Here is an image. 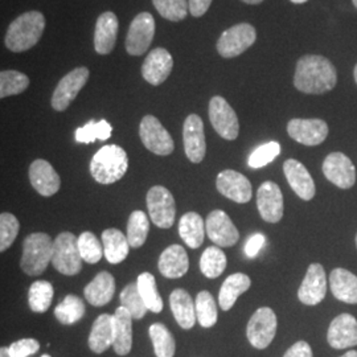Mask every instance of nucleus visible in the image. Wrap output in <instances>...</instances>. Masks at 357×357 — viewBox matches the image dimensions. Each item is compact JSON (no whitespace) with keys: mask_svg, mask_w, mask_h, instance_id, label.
Returning a JSON list of instances; mask_svg holds the SVG:
<instances>
[{"mask_svg":"<svg viewBox=\"0 0 357 357\" xmlns=\"http://www.w3.org/2000/svg\"><path fill=\"white\" fill-rule=\"evenodd\" d=\"M337 84V73L331 61L318 54H306L299 59L294 86L306 94H324Z\"/></svg>","mask_w":357,"mask_h":357,"instance_id":"nucleus-1","label":"nucleus"},{"mask_svg":"<svg viewBox=\"0 0 357 357\" xmlns=\"http://www.w3.org/2000/svg\"><path fill=\"white\" fill-rule=\"evenodd\" d=\"M45 16L38 11L22 13L8 26L6 47L11 52H26L33 48L44 33Z\"/></svg>","mask_w":357,"mask_h":357,"instance_id":"nucleus-2","label":"nucleus"},{"mask_svg":"<svg viewBox=\"0 0 357 357\" xmlns=\"http://www.w3.org/2000/svg\"><path fill=\"white\" fill-rule=\"evenodd\" d=\"M128 156L126 151L116 146H103L90 162V174L100 184H113L126 175Z\"/></svg>","mask_w":357,"mask_h":357,"instance_id":"nucleus-3","label":"nucleus"},{"mask_svg":"<svg viewBox=\"0 0 357 357\" xmlns=\"http://www.w3.org/2000/svg\"><path fill=\"white\" fill-rule=\"evenodd\" d=\"M53 241L47 233H32L26 237L23 243V255L20 259V268L29 277H38L43 274L48 264L52 262Z\"/></svg>","mask_w":357,"mask_h":357,"instance_id":"nucleus-4","label":"nucleus"},{"mask_svg":"<svg viewBox=\"0 0 357 357\" xmlns=\"http://www.w3.org/2000/svg\"><path fill=\"white\" fill-rule=\"evenodd\" d=\"M82 257L78 248V237L70 231L60 233L53 241L52 265L59 273L73 277L82 270Z\"/></svg>","mask_w":357,"mask_h":357,"instance_id":"nucleus-5","label":"nucleus"},{"mask_svg":"<svg viewBox=\"0 0 357 357\" xmlns=\"http://www.w3.org/2000/svg\"><path fill=\"white\" fill-rule=\"evenodd\" d=\"M147 209L153 224L158 228L168 229L174 225L176 205L172 193L163 185H155L147 192Z\"/></svg>","mask_w":357,"mask_h":357,"instance_id":"nucleus-6","label":"nucleus"},{"mask_svg":"<svg viewBox=\"0 0 357 357\" xmlns=\"http://www.w3.org/2000/svg\"><path fill=\"white\" fill-rule=\"evenodd\" d=\"M255 28L248 23L230 26L217 41V52L225 59H233L248 51L255 43Z\"/></svg>","mask_w":357,"mask_h":357,"instance_id":"nucleus-7","label":"nucleus"},{"mask_svg":"<svg viewBox=\"0 0 357 357\" xmlns=\"http://www.w3.org/2000/svg\"><path fill=\"white\" fill-rule=\"evenodd\" d=\"M277 327L278 320L275 312L268 307H261L255 311L248 323V340L257 349H265L274 340Z\"/></svg>","mask_w":357,"mask_h":357,"instance_id":"nucleus-8","label":"nucleus"},{"mask_svg":"<svg viewBox=\"0 0 357 357\" xmlns=\"http://www.w3.org/2000/svg\"><path fill=\"white\" fill-rule=\"evenodd\" d=\"M209 119L217 134L227 141L237 139L240 134V122L238 116L228 101L221 97L215 96L209 102Z\"/></svg>","mask_w":357,"mask_h":357,"instance_id":"nucleus-9","label":"nucleus"},{"mask_svg":"<svg viewBox=\"0 0 357 357\" xmlns=\"http://www.w3.org/2000/svg\"><path fill=\"white\" fill-rule=\"evenodd\" d=\"M89 76V69L85 66H79L63 77L53 91L52 107L56 112H65L70 106V103L76 100L81 89L86 85Z\"/></svg>","mask_w":357,"mask_h":357,"instance_id":"nucleus-10","label":"nucleus"},{"mask_svg":"<svg viewBox=\"0 0 357 357\" xmlns=\"http://www.w3.org/2000/svg\"><path fill=\"white\" fill-rule=\"evenodd\" d=\"M139 137L144 147L156 155L167 156L172 153L175 149L172 137L153 115H146L142 119Z\"/></svg>","mask_w":357,"mask_h":357,"instance_id":"nucleus-11","label":"nucleus"},{"mask_svg":"<svg viewBox=\"0 0 357 357\" xmlns=\"http://www.w3.org/2000/svg\"><path fill=\"white\" fill-rule=\"evenodd\" d=\"M155 36V19L150 13H141L135 16L128 28L126 51L131 56H142L150 48Z\"/></svg>","mask_w":357,"mask_h":357,"instance_id":"nucleus-12","label":"nucleus"},{"mask_svg":"<svg viewBox=\"0 0 357 357\" xmlns=\"http://www.w3.org/2000/svg\"><path fill=\"white\" fill-rule=\"evenodd\" d=\"M216 187L217 191L222 196L238 204L249 203L253 196V188L249 178L234 169L221 171L217 175Z\"/></svg>","mask_w":357,"mask_h":357,"instance_id":"nucleus-13","label":"nucleus"},{"mask_svg":"<svg viewBox=\"0 0 357 357\" xmlns=\"http://www.w3.org/2000/svg\"><path fill=\"white\" fill-rule=\"evenodd\" d=\"M323 174L342 190H349L356 183V168L343 153H332L324 159Z\"/></svg>","mask_w":357,"mask_h":357,"instance_id":"nucleus-14","label":"nucleus"},{"mask_svg":"<svg viewBox=\"0 0 357 357\" xmlns=\"http://www.w3.org/2000/svg\"><path fill=\"white\" fill-rule=\"evenodd\" d=\"M205 229L209 240L220 248H230L238 243L240 238L238 229L230 217L221 209H216L208 215Z\"/></svg>","mask_w":357,"mask_h":357,"instance_id":"nucleus-15","label":"nucleus"},{"mask_svg":"<svg viewBox=\"0 0 357 357\" xmlns=\"http://www.w3.org/2000/svg\"><path fill=\"white\" fill-rule=\"evenodd\" d=\"M184 151L192 163H202L206 153L204 122L199 115H188L183 126Z\"/></svg>","mask_w":357,"mask_h":357,"instance_id":"nucleus-16","label":"nucleus"},{"mask_svg":"<svg viewBox=\"0 0 357 357\" xmlns=\"http://www.w3.org/2000/svg\"><path fill=\"white\" fill-rule=\"evenodd\" d=\"M327 294V275L320 264H311L298 290V299L306 306H317Z\"/></svg>","mask_w":357,"mask_h":357,"instance_id":"nucleus-17","label":"nucleus"},{"mask_svg":"<svg viewBox=\"0 0 357 357\" xmlns=\"http://www.w3.org/2000/svg\"><path fill=\"white\" fill-rule=\"evenodd\" d=\"M287 132L294 141L305 146H318L328 137V125L323 119L295 118L287 125Z\"/></svg>","mask_w":357,"mask_h":357,"instance_id":"nucleus-18","label":"nucleus"},{"mask_svg":"<svg viewBox=\"0 0 357 357\" xmlns=\"http://www.w3.org/2000/svg\"><path fill=\"white\" fill-rule=\"evenodd\" d=\"M257 208L261 217L270 224L280 222L283 217V195L278 184L265 181L257 192Z\"/></svg>","mask_w":357,"mask_h":357,"instance_id":"nucleus-19","label":"nucleus"},{"mask_svg":"<svg viewBox=\"0 0 357 357\" xmlns=\"http://www.w3.org/2000/svg\"><path fill=\"white\" fill-rule=\"evenodd\" d=\"M174 68V59L165 48H155L150 52L142 65V76L153 86L166 81Z\"/></svg>","mask_w":357,"mask_h":357,"instance_id":"nucleus-20","label":"nucleus"},{"mask_svg":"<svg viewBox=\"0 0 357 357\" xmlns=\"http://www.w3.org/2000/svg\"><path fill=\"white\" fill-rule=\"evenodd\" d=\"M327 342L333 349H347L357 345V320L351 314H342L332 320Z\"/></svg>","mask_w":357,"mask_h":357,"instance_id":"nucleus-21","label":"nucleus"},{"mask_svg":"<svg viewBox=\"0 0 357 357\" xmlns=\"http://www.w3.org/2000/svg\"><path fill=\"white\" fill-rule=\"evenodd\" d=\"M29 180L35 191L45 197H51L61 187L59 174L51 163L44 159H38L29 166Z\"/></svg>","mask_w":357,"mask_h":357,"instance_id":"nucleus-22","label":"nucleus"},{"mask_svg":"<svg viewBox=\"0 0 357 357\" xmlns=\"http://www.w3.org/2000/svg\"><path fill=\"white\" fill-rule=\"evenodd\" d=\"M283 172L293 191L302 199L310 202L314 199L317 188L314 178L307 171L306 167L295 159H289L283 165Z\"/></svg>","mask_w":357,"mask_h":357,"instance_id":"nucleus-23","label":"nucleus"},{"mask_svg":"<svg viewBox=\"0 0 357 357\" xmlns=\"http://www.w3.org/2000/svg\"><path fill=\"white\" fill-rule=\"evenodd\" d=\"M158 268L163 277L178 280L187 274L190 268V259L185 249L181 245H171L160 255Z\"/></svg>","mask_w":357,"mask_h":357,"instance_id":"nucleus-24","label":"nucleus"},{"mask_svg":"<svg viewBox=\"0 0 357 357\" xmlns=\"http://www.w3.org/2000/svg\"><path fill=\"white\" fill-rule=\"evenodd\" d=\"M118 17L114 13H103L96 23L94 50L98 54H109L114 50L118 36Z\"/></svg>","mask_w":357,"mask_h":357,"instance_id":"nucleus-25","label":"nucleus"},{"mask_svg":"<svg viewBox=\"0 0 357 357\" xmlns=\"http://www.w3.org/2000/svg\"><path fill=\"white\" fill-rule=\"evenodd\" d=\"M114 348L115 354L126 356L132 347V315L125 307H118L114 315Z\"/></svg>","mask_w":357,"mask_h":357,"instance_id":"nucleus-26","label":"nucleus"},{"mask_svg":"<svg viewBox=\"0 0 357 357\" xmlns=\"http://www.w3.org/2000/svg\"><path fill=\"white\" fill-rule=\"evenodd\" d=\"M330 287L333 296L340 302L357 305V277L349 270L342 268L332 270Z\"/></svg>","mask_w":357,"mask_h":357,"instance_id":"nucleus-27","label":"nucleus"},{"mask_svg":"<svg viewBox=\"0 0 357 357\" xmlns=\"http://www.w3.org/2000/svg\"><path fill=\"white\" fill-rule=\"evenodd\" d=\"M115 293L114 277L107 273L101 271L96 275V278L90 282L84 289V295L91 306L101 307L107 305Z\"/></svg>","mask_w":357,"mask_h":357,"instance_id":"nucleus-28","label":"nucleus"},{"mask_svg":"<svg viewBox=\"0 0 357 357\" xmlns=\"http://www.w3.org/2000/svg\"><path fill=\"white\" fill-rule=\"evenodd\" d=\"M169 306L172 314L183 330H191L196 323V306L190 293L176 289L169 295Z\"/></svg>","mask_w":357,"mask_h":357,"instance_id":"nucleus-29","label":"nucleus"},{"mask_svg":"<svg viewBox=\"0 0 357 357\" xmlns=\"http://www.w3.org/2000/svg\"><path fill=\"white\" fill-rule=\"evenodd\" d=\"M114 344V318L102 314L94 320L89 335V348L94 354H103Z\"/></svg>","mask_w":357,"mask_h":357,"instance_id":"nucleus-30","label":"nucleus"},{"mask_svg":"<svg viewBox=\"0 0 357 357\" xmlns=\"http://www.w3.org/2000/svg\"><path fill=\"white\" fill-rule=\"evenodd\" d=\"M102 245L105 258L113 265L123 262L128 258V250L131 248L128 236L115 228L103 230Z\"/></svg>","mask_w":357,"mask_h":357,"instance_id":"nucleus-31","label":"nucleus"},{"mask_svg":"<svg viewBox=\"0 0 357 357\" xmlns=\"http://www.w3.org/2000/svg\"><path fill=\"white\" fill-rule=\"evenodd\" d=\"M250 286H252V281L246 274L236 273L229 275L220 289V294H218L220 307L224 311H229L237 302L238 296L243 295L245 291H248Z\"/></svg>","mask_w":357,"mask_h":357,"instance_id":"nucleus-32","label":"nucleus"},{"mask_svg":"<svg viewBox=\"0 0 357 357\" xmlns=\"http://www.w3.org/2000/svg\"><path fill=\"white\" fill-rule=\"evenodd\" d=\"M178 234L181 240L191 249L203 245L205 236V222L203 217L196 212H188L178 221Z\"/></svg>","mask_w":357,"mask_h":357,"instance_id":"nucleus-33","label":"nucleus"},{"mask_svg":"<svg viewBox=\"0 0 357 357\" xmlns=\"http://www.w3.org/2000/svg\"><path fill=\"white\" fill-rule=\"evenodd\" d=\"M54 315L61 324L65 326L75 324L78 320L82 319L85 315L84 301L77 295L69 294L65 296L64 301L54 308Z\"/></svg>","mask_w":357,"mask_h":357,"instance_id":"nucleus-34","label":"nucleus"},{"mask_svg":"<svg viewBox=\"0 0 357 357\" xmlns=\"http://www.w3.org/2000/svg\"><path fill=\"white\" fill-rule=\"evenodd\" d=\"M137 286L147 310L153 314H159L163 310V301L158 291L156 281L153 274L147 271L142 273L137 280Z\"/></svg>","mask_w":357,"mask_h":357,"instance_id":"nucleus-35","label":"nucleus"},{"mask_svg":"<svg viewBox=\"0 0 357 357\" xmlns=\"http://www.w3.org/2000/svg\"><path fill=\"white\" fill-rule=\"evenodd\" d=\"M150 337L153 342L156 357H174L176 351V343L172 333L162 323H153L150 327Z\"/></svg>","mask_w":357,"mask_h":357,"instance_id":"nucleus-36","label":"nucleus"},{"mask_svg":"<svg viewBox=\"0 0 357 357\" xmlns=\"http://www.w3.org/2000/svg\"><path fill=\"white\" fill-rule=\"evenodd\" d=\"M54 290L48 281L33 282L28 291V303L33 312L43 314L52 305Z\"/></svg>","mask_w":357,"mask_h":357,"instance_id":"nucleus-37","label":"nucleus"},{"mask_svg":"<svg viewBox=\"0 0 357 357\" xmlns=\"http://www.w3.org/2000/svg\"><path fill=\"white\" fill-rule=\"evenodd\" d=\"M150 231L149 217L143 211H134L128 222V240L131 248H141L146 243Z\"/></svg>","mask_w":357,"mask_h":357,"instance_id":"nucleus-38","label":"nucleus"},{"mask_svg":"<svg viewBox=\"0 0 357 357\" xmlns=\"http://www.w3.org/2000/svg\"><path fill=\"white\" fill-rule=\"evenodd\" d=\"M227 268V255L217 248L211 246L205 250L200 258V270L206 278H218Z\"/></svg>","mask_w":357,"mask_h":357,"instance_id":"nucleus-39","label":"nucleus"},{"mask_svg":"<svg viewBox=\"0 0 357 357\" xmlns=\"http://www.w3.org/2000/svg\"><path fill=\"white\" fill-rule=\"evenodd\" d=\"M196 318L202 327L211 328L218 319L216 302L209 291H200L196 296Z\"/></svg>","mask_w":357,"mask_h":357,"instance_id":"nucleus-40","label":"nucleus"},{"mask_svg":"<svg viewBox=\"0 0 357 357\" xmlns=\"http://www.w3.org/2000/svg\"><path fill=\"white\" fill-rule=\"evenodd\" d=\"M112 132L113 128L107 121H90L85 126L77 128L76 141L85 144L94 143L96 141H107L112 137Z\"/></svg>","mask_w":357,"mask_h":357,"instance_id":"nucleus-41","label":"nucleus"},{"mask_svg":"<svg viewBox=\"0 0 357 357\" xmlns=\"http://www.w3.org/2000/svg\"><path fill=\"white\" fill-rule=\"evenodd\" d=\"M29 86V78L17 70H3L0 73V97H11L23 93Z\"/></svg>","mask_w":357,"mask_h":357,"instance_id":"nucleus-42","label":"nucleus"},{"mask_svg":"<svg viewBox=\"0 0 357 357\" xmlns=\"http://www.w3.org/2000/svg\"><path fill=\"white\" fill-rule=\"evenodd\" d=\"M121 306L125 307L128 312L132 315L134 319H143V317L147 314V307L142 299L141 293L138 290L137 283L128 284L122 293L119 295Z\"/></svg>","mask_w":357,"mask_h":357,"instance_id":"nucleus-43","label":"nucleus"},{"mask_svg":"<svg viewBox=\"0 0 357 357\" xmlns=\"http://www.w3.org/2000/svg\"><path fill=\"white\" fill-rule=\"evenodd\" d=\"M78 248L79 253L85 262L88 264H97L105 257L103 245L91 231H84L78 237Z\"/></svg>","mask_w":357,"mask_h":357,"instance_id":"nucleus-44","label":"nucleus"},{"mask_svg":"<svg viewBox=\"0 0 357 357\" xmlns=\"http://www.w3.org/2000/svg\"><path fill=\"white\" fill-rule=\"evenodd\" d=\"M153 3L159 15L169 22L184 20L190 10L187 0H153Z\"/></svg>","mask_w":357,"mask_h":357,"instance_id":"nucleus-45","label":"nucleus"},{"mask_svg":"<svg viewBox=\"0 0 357 357\" xmlns=\"http://www.w3.org/2000/svg\"><path fill=\"white\" fill-rule=\"evenodd\" d=\"M20 229L19 220L13 213L0 215V252H6L16 240Z\"/></svg>","mask_w":357,"mask_h":357,"instance_id":"nucleus-46","label":"nucleus"},{"mask_svg":"<svg viewBox=\"0 0 357 357\" xmlns=\"http://www.w3.org/2000/svg\"><path fill=\"white\" fill-rule=\"evenodd\" d=\"M281 153V144L278 142H268L257 147L249 156V166L252 168H262L271 163Z\"/></svg>","mask_w":357,"mask_h":357,"instance_id":"nucleus-47","label":"nucleus"},{"mask_svg":"<svg viewBox=\"0 0 357 357\" xmlns=\"http://www.w3.org/2000/svg\"><path fill=\"white\" fill-rule=\"evenodd\" d=\"M11 357H28L35 355L40 349L36 339H22L8 347Z\"/></svg>","mask_w":357,"mask_h":357,"instance_id":"nucleus-48","label":"nucleus"},{"mask_svg":"<svg viewBox=\"0 0 357 357\" xmlns=\"http://www.w3.org/2000/svg\"><path fill=\"white\" fill-rule=\"evenodd\" d=\"M265 236L261 233H255L253 234L245 245V253L249 258H255V255L259 253V250L264 248L265 245Z\"/></svg>","mask_w":357,"mask_h":357,"instance_id":"nucleus-49","label":"nucleus"},{"mask_svg":"<svg viewBox=\"0 0 357 357\" xmlns=\"http://www.w3.org/2000/svg\"><path fill=\"white\" fill-rule=\"evenodd\" d=\"M283 357H314V355L310 344L307 342L301 340L291 345Z\"/></svg>","mask_w":357,"mask_h":357,"instance_id":"nucleus-50","label":"nucleus"},{"mask_svg":"<svg viewBox=\"0 0 357 357\" xmlns=\"http://www.w3.org/2000/svg\"><path fill=\"white\" fill-rule=\"evenodd\" d=\"M212 0H188L190 13L195 17H202L209 10Z\"/></svg>","mask_w":357,"mask_h":357,"instance_id":"nucleus-51","label":"nucleus"},{"mask_svg":"<svg viewBox=\"0 0 357 357\" xmlns=\"http://www.w3.org/2000/svg\"><path fill=\"white\" fill-rule=\"evenodd\" d=\"M0 357H11V355H10V349L6 348V347H1V349H0Z\"/></svg>","mask_w":357,"mask_h":357,"instance_id":"nucleus-52","label":"nucleus"},{"mask_svg":"<svg viewBox=\"0 0 357 357\" xmlns=\"http://www.w3.org/2000/svg\"><path fill=\"white\" fill-rule=\"evenodd\" d=\"M340 357H357V351H348L347 354Z\"/></svg>","mask_w":357,"mask_h":357,"instance_id":"nucleus-53","label":"nucleus"},{"mask_svg":"<svg viewBox=\"0 0 357 357\" xmlns=\"http://www.w3.org/2000/svg\"><path fill=\"white\" fill-rule=\"evenodd\" d=\"M243 3H246V4H259V3H262L264 0H243Z\"/></svg>","mask_w":357,"mask_h":357,"instance_id":"nucleus-54","label":"nucleus"},{"mask_svg":"<svg viewBox=\"0 0 357 357\" xmlns=\"http://www.w3.org/2000/svg\"><path fill=\"white\" fill-rule=\"evenodd\" d=\"M290 1H293L295 4H302V3H306L308 0H290Z\"/></svg>","mask_w":357,"mask_h":357,"instance_id":"nucleus-55","label":"nucleus"},{"mask_svg":"<svg viewBox=\"0 0 357 357\" xmlns=\"http://www.w3.org/2000/svg\"><path fill=\"white\" fill-rule=\"evenodd\" d=\"M354 77H355V81H356L357 84V64L356 66H355V70H354Z\"/></svg>","mask_w":357,"mask_h":357,"instance_id":"nucleus-56","label":"nucleus"},{"mask_svg":"<svg viewBox=\"0 0 357 357\" xmlns=\"http://www.w3.org/2000/svg\"><path fill=\"white\" fill-rule=\"evenodd\" d=\"M354 1V4H355V7L357 8V0H352Z\"/></svg>","mask_w":357,"mask_h":357,"instance_id":"nucleus-57","label":"nucleus"},{"mask_svg":"<svg viewBox=\"0 0 357 357\" xmlns=\"http://www.w3.org/2000/svg\"><path fill=\"white\" fill-rule=\"evenodd\" d=\"M41 357H51V356H50V355H43V356H41Z\"/></svg>","mask_w":357,"mask_h":357,"instance_id":"nucleus-58","label":"nucleus"},{"mask_svg":"<svg viewBox=\"0 0 357 357\" xmlns=\"http://www.w3.org/2000/svg\"><path fill=\"white\" fill-rule=\"evenodd\" d=\"M356 246H357V234H356Z\"/></svg>","mask_w":357,"mask_h":357,"instance_id":"nucleus-59","label":"nucleus"}]
</instances>
